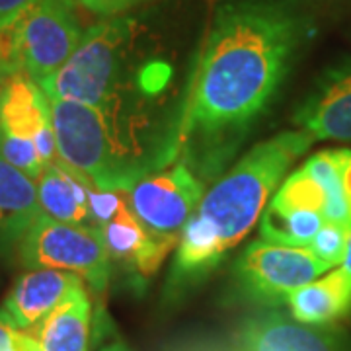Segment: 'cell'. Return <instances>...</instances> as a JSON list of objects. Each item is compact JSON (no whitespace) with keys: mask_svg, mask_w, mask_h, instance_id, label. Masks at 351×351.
I'll return each mask as SVG.
<instances>
[{"mask_svg":"<svg viewBox=\"0 0 351 351\" xmlns=\"http://www.w3.org/2000/svg\"><path fill=\"white\" fill-rule=\"evenodd\" d=\"M348 234H350V230L346 226L336 225V223H326L318 230V234L314 237L313 244L308 248L322 262H326L330 267H334V265L343 262L346 246H348Z\"/></svg>","mask_w":351,"mask_h":351,"instance_id":"cell-22","label":"cell"},{"mask_svg":"<svg viewBox=\"0 0 351 351\" xmlns=\"http://www.w3.org/2000/svg\"><path fill=\"white\" fill-rule=\"evenodd\" d=\"M88 182L64 166L59 158L47 164L38 178L41 213L78 226H98L88 205Z\"/></svg>","mask_w":351,"mask_h":351,"instance_id":"cell-16","label":"cell"},{"mask_svg":"<svg viewBox=\"0 0 351 351\" xmlns=\"http://www.w3.org/2000/svg\"><path fill=\"white\" fill-rule=\"evenodd\" d=\"M186 100L129 92L101 106L51 100L57 158L104 191H131L180 158Z\"/></svg>","mask_w":351,"mask_h":351,"instance_id":"cell-2","label":"cell"},{"mask_svg":"<svg viewBox=\"0 0 351 351\" xmlns=\"http://www.w3.org/2000/svg\"><path fill=\"white\" fill-rule=\"evenodd\" d=\"M101 351H131L129 348H127L125 343H121V341H115V343H112V346H108V348H104Z\"/></svg>","mask_w":351,"mask_h":351,"instance_id":"cell-29","label":"cell"},{"mask_svg":"<svg viewBox=\"0 0 351 351\" xmlns=\"http://www.w3.org/2000/svg\"><path fill=\"white\" fill-rule=\"evenodd\" d=\"M137 22L131 16L104 18L84 29L75 53L49 78L39 82L49 100L101 106L129 92H168L172 66L166 61L135 59Z\"/></svg>","mask_w":351,"mask_h":351,"instance_id":"cell-4","label":"cell"},{"mask_svg":"<svg viewBox=\"0 0 351 351\" xmlns=\"http://www.w3.org/2000/svg\"><path fill=\"white\" fill-rule=\"evenodd\" d=\"M6 76H4V71H2V63H0V86H2V80H4Z\"/></svg>","mask_w":351,"mask_h":351,"instance_id":"cell-30","label":"cell"},{"mask_svg":"<svg viewBox=\"0 0 351 351\" xmlns=\"http://www.w3.org/2000/svg\"><path fill=\"white\" fill-rule=\"evenodd\" d=\"M341 269L351 277V230L348 234V246H346V256H343V262H341Z\"/></svg>","mask_w":351,"mask_h":351,"instance_id":"cell-28","label":"cell"},{"mask_svg":"<svg viewBox=\"0 0 351 351\" xmlns=\"http://www.w3.org/2000/svg\"><path fill=\"white\" fill-rule=\"evenodd\" d=\"M0 351H29L22 338V330L14 324L4 308H0Z\"/></svg>","mask_w":351,"mask_h":351,"instance_id":"cell-25","label":"cell"},{"mask_svg":"<svg viewBox=\"0 0 351 351\" xmlns=\"http://www.w3.org/2000/svg\"><path fill=\"white\" fill-rule=\"evenodd\" d=\"M18 258L27 269L76 274L96 293H104L110 281V254L100 226L69 225L41 213L20 242Z\"/></svg>","mask_w":351,"mask_h":351,"instance_id":"cell-6","label":"cell"},{"mask_svg":"<svg viewBox=\"0 0 351 351\" xmlns=\"http://www.w3.org/2000/svg\"><path fill=\"white\" fill-rule=\"evenodd\" d=\"M339 162H341V180H343V191H346V201H348L351 219V151L339 149Z\"/></svg>","mask_w":351,"mask_h":351,"instance_id":"cell-26","label":"cell"},{"mask_svg":"<svg viewBox=\"0 0 351 351\" xmlns=\"http://www.w3.org/2000/svg\"><path fill=\"white\" fill-rule=\"evenodd\" d=\"M39 215L36 180L0 156V258H8L18 250Z\"/></svg>","mask_w":351,"mask_h":351,"instance_id":"cell-14","label":"cell"},{"mask_svg":"<svg viewBox=\"0 0 351 351\" xmlns=\"http://www.w3.org/2000/svg\"><path fill=\"white\" fill-rule=\"evenodd\" d=\"M232 351H343L338 332L302 324L269 308L246 318L232 339Z\"/></svg>","mask_w":351,"mask_h":351,"instance_id":"cell-9","label":"cell"},{"mask_svg":"<svg viewBox=\"0 0 351 351\" xmlns=\"http://www.w3.org/2000/svg\"><path fill=\"white\" fill-rule=\"evenodd\" d=\"M324 223L326 219L320 211L281 209L269 203L260 217V234L263 240L274 244L308 248Z\"/></svg>","mask_w":351,"mask_h":351,"instance_id":"cell-18","label":"cell"},{"mask_svg":"<svg viewBox=\"0 0 351 351\" xmlns=\"http://www.w3.org/2000/svg\"><path fill=\"white\" fill-rule=\"evenodd\" d=\"M314 20L299 0H221L188 80L180 162L203 184L225 172L276 101Z\"/></svg>","mask_w":351,"mask_h":351,"instance_id":"cell-1","label":"cell"},{"mask_svg":"<svg viewBox=\"0 0 351 351\" xmlns=\"http://www.w3.org/2000/svg\"><path fill=\"white\" fill-rule=\"evenodd\" d=\"M88 186V205H90V213L96 225L104 226L112 221L117 215V211L125 205L127 201L121 191H104V189L94 188L90 182Z\"/></svg>","mask_w":351,"mask_h":351,"instance_id":"cell-23","label":"cell"},{"mask_svg":"<svg viewBox=\"0 0 351 351\" xmlns=\"http://www.w3.org/2000/svg\"><path fill=\"white\" fill-rule=\"evenodd\" d=\"M51 125V100L45 90L25 73H14L0 86V131L34 138Z\"/></svg>","mask_w":351,"mask_h":351,"instance_id":"cell-15","label":"cell"},{"mask_svg":"<svg viewBox=\"0 0 351 351\" xmlns=\"http://www.w3.org/2000/svg\"><path fill=\"white\" fill-rule=\"evenodd\" d=\"M313 143L301 129L279 133L256 145L217 180L182 230L166 283L168 295H182L213 274L248 237L289 166Z\"/></svg>","mask_w":351,"mask_h":351,"instance_id":"cell-3","label":"cell"},{"mask_svg":"<svg viewBox=\"0 0 351 351\" xmlns=\"http://www.w3.org/2000/svg\"><path fill=\"white\" fill-rule=\"evenodd\" d=\"M32 2L36 0H0V24L10 20L18 12H22Z\"/></svg>","mask_w":351,"mask_h":351,"instance_id":"cell-27","label":"cell"},{"mask_svg":"<svg viewBox=\"0 0 351 351\" xmlns=\"http://www.w3.org/2000/svg\"><path fill=\"white\" fill-rule=\"evenodd\" d=\"M0 156L34 180H38L45 168L34 138L14 137L0 131Z\"/></svg>","mask_w":351,"mask_h":351,"instance_id":"cell-21","label":"cell"},{"mask_svg":"<svg viewBox=\"0 0 351 351\" xmlns=\"http://www.w3.org/2000/svg\"><path fill=\"white\" fill-rule=\"evenodd\" d=\"M330 265L311 248L281 246L254 240L234 265L237 287L244 299L265 308H277L302 285L326 274Z\"/></svg>","mask_w":351,"mask_h":351,"instance_id":"cell-7","label":"cell"},{"mask_svg":"<svg viewBox=\"0 0 351 351\" xmlns=\"http://www.w3.org/2000/svg\"><path fill=\"white\" fill-rule=\"evenodd\" d=\"M110 258L129 265L141 277L156 274L180 237H158L149 232L125 203L108 225L101 226Z\"/></svg>","mask_w":351,"mask_h":351,"instance_id":"cell-12","label":"cell"},{"mask_svg":"<svg viewBox=\"0 0 351 351\" xmlns=\"http://www.w3.org/2000/svg\"><path fill=\"white\" fill-rule=\"evenodd\" d=\"M293 121L314 141H351V63L320 76Z\"/></svg>","mask_w":351,"mask_h":351,"instance_id":"cell-10","label":"cell"},{"mask_svg":"<svg viewBox=\"0 0 351 351\" xmlns=\"http://www.w3.org/2000/svg\"><path fill=\"white\" fill-rule=\"evenodd\" d=\"M205 184L184 162L145 176L129 191V207L158 237H180L199 205Z\"/></svg>","mask_w":351,"mask_h":351,"instance_id":"cell-8","label":"cell"},{"mask_svg":"<svg viewBox=\"0 0 351 351\" xmlns=\"http://www.w3.org/2000/svg\"><path fill=\"white\" fill-rule=\"evenodd\" d=\"M302 170L313 178L326 195V205H324L326 223H336L351 230L350 209H348L343 180H341L339 149L316 152L302 164Z\"/></svg>","mask_w":351,"mask_h":351,"instance_id":"cell-19","label":"cell"},{"mask_svg":"<svg viewBox=\"0 0 351 351\" xmlns=\"http://www.w3.org/2000/svg\"><path fill=\"white\" fill-rule=\"evenodd\" d=\"M84 29L71 0H36L0 24L4 76L25 73L36 82L55 75L75 53Z\"/></svg>","mask_w":351,"mask_h":351,"instance_id":"cell-5","label":"cell"},{"mask_svg":"<svg viewBox=\"0 0 351 351\" xmlns=\"http://www.w3.org/2000/svg\"><path fill=\"white\" fill-rule=\"evenodd\" d=\"M78 8H84L86 12L96 14L100 18H112V16H121L127 10L135 8L138 4L147 0H71Z\"/></svg>","mask_w":351,"mask_h":351,"instance_id":"cell-24","label":"cell"},{"mask_svg":"<svg viewBox=\"0 0 351 351\" xmlns=\"http://www.w3.org/2000/svg\"><path fill=\"white\" fill-rule=\"evenodd\" d=\"M84 287V279L71 271L38 267L18 277L2 302L14 324L20 330L36 326L51 311H55L75 291Z\"/></svg>","mask_w":351,"mask_h":351,"instance_id":"cell-11","label":"cell"},{"mask_svg":"<svg viewBox=\"0 0 351 351\" xmlns=\"http://www.w3.org/2000/svg\"><path fill=\"white\" fill-rule=\"evenodd\" d=\"M92 302L86 287L75 291L36 326L22 330L29 351H90Z\"/></svg>","mask_w":351,"mask_h":351,"instance_id":"cell-13","label":"cell"},{"mask_svg":"<svg viewBox=\"0 0 351 351\" xmlns=\"http://www.w3.org/2000/svg\"><path fill=\"white\" fill-rule=\"evenodd\" d=\"M291 316L302 324L328 326L351 313V277L339 267L287 297Z\"/></svg>","mask_w":351,"mask_h":351,"instance_id":"cell-17","label":"cell"},{"mask_svg":"<svg viewBox=\"0 0 351 351\" xmlns=\"http://www.w3.org/2000/svg\"><path fill=\"white\" fill-rule=\"evenodd\" d=\"M271 205L281 209H313L324 215L326 195L322 188L301 168L283 182V186L274 195Z\"/></svg>","mask_w":351,"mask_h":351,"instance_id":"cell-20","label":"cell"}]
</instances>
